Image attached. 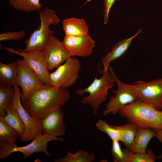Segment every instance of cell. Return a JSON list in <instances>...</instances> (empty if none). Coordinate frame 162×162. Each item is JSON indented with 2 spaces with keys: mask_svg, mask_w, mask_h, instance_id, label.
I'll return each mask as SVG.
<instances>
[{
  "mask_svg": "<svg viewBox=\"0 0 162 162\" xmlns=\"http://www.w3.org/2000/svg\"><path fill=\"white\" fill-rule=\"evenodd\" d=\"M38 14L40 26L25 42L26 47L23 49L25 51H43L49 37L54 33V31L50 29V26L57 25L60 21L55 12L48 8L39 11Z\"/></svg>",
  "mask_w": 162,
  "mask_h": 162,
  "instance_id": "4",
  "label": "cell"
},
{
  "mask_svg": "<svg viewBox=\"0 0 162 162\" xmlns=\"http://www.w3.org/2000/svg\"><path fill=\"white\" fill-rule=\"evenodd\" d=\"M139 30L136 33L130 38L120 40L113 46L111 51L101 58L103 66V71L108 70L110 63L124 54L130 45L132 40L141 32Z\"/></svg>",
  "mask_w": 162,
  "mask_h": 162,
  "instance_id": "15",
  "label": "cell"
},
{
  "mask_svg": "<svg viewBox=\"0 0 162 162\" xmlns=\"http://www.w3.org/2000/svg\"><path fill=\"white\" fill-rule=\"evenodd\" d=\"M63 29L65 35L81 36L88 34V28L85 20L74 17L62 21Z\"/></svg>",
  "mask_w": 162,
  "mask_h": 162,
  "instance_id": "17",
  "label": "cell"
},
{
  "mask_svg": "<svg viewBox=\"0 0 162 162\" xmlns=\"http://www.w3.org/2000/svg\"><path fill=\"white\" fill-rule=\"evenodd\" d=\"M95 125L99 130L107 134L112 140H116L121 141L119 132L114 125H110L106 121L101 119L98 121Z\"/></svg>",
  "mask_w": 162,
  "mask_h": 162,
  "instance_id": "26",
  "label": "cell"
},
{
  "mask_svg": "<svg viewBox=\"0 0 162 162\" xmlns=\"http://www.w3.org/2000/svg\"><path fill=\"white\" fill-rule=\"evenodd\" d=\"M64 114L61 108L48 112L41 118L43 134L58 137L64 134L65 127Z\"/></svg>",
  "mask_w": 162,
  "mask_h": 162,
  "instance_id": "14",
  "label": "cell"
},
{
  "mask_svg": "<svg viewBox=\"0 0 162 162\" xmlns=\"http://www.w3.org/2000/svg\"><path fill=\"white\" fill-rule=\"evenodd\" d=\"M155 136L154 130L139 128L132 143L128 149L133 153H146L148 144L151 140Z\"/></svg>",
  "mask_w": 162,
  "mask_h": 162,
  "instance_id": "16",
  "label": "cell"
},
{
  "mask_svg": "<svg viewBox=\"0 0 162 162\" xmlns=\"http://www.w3.org/2000/svg\"><path fill=\"white\" fill-rule=\"evenodd\" d=\"M63 43L70 57H85L90 55L94 46V41L88 35L64 37Z\"/></svg>",
  "mask_w": 162,
  "mask_h": 162,
  "instance_id": "13",
  "label": "cell"
},
{
  "mask_svg": "<svg viewBox=\"0 0 162 162\" xmlns=\"http://www.w3.org/2000/svg\"><path fill=\"white\" fill-rule=\"evenodd\" d=\"M44 51L50 70L57 68L70 57L62 42L53 34L49 37Z\"/></svg>",
  "mask_w": 162,
  "mask_h": 162,
  "instance_id": "12",
  "label": "cell"
},
{
  "mask_svg": "<svg viewBox=\"0 0 162 162\" xmlns=\"http://www.w3.org/2000/svg\"><path fill=\"white\" fill-rule=\"evenodd\" d=\"M13 87L15 93L11 104L18 111L25 127V134L20 140L22 142L33 140L43 134L41 120H34L29 116L21 103V93L19 86L15 84Z\"/></svg>",
  "mask_w": 162,
  "mask_h": 162,
  "instance_id": "11",
  "label": "cell"
},
{
  "mask_svg": "<svg viewBox=\"0 0 162 162\" xmlns=\"http://www.w3.org/2000/svg\"><path fill=\"white\" fill-rule=\"evenodd\" d=\"M67 88L46 86L37 91L22 102L23 107L34 120H40L49 112L61 108L69 100Z\"/></svg>",
  "mask_w": 162,
  "mask_h": 162,
  "instance_id": "1",
  "label": "cell"
},
{
  "mask_svg": "<svg viewBox=\"0 0 162 162\" xmlns=\"http://www.w3.org/2000/svg\"><path fill=\"white\" fill-rule=\"evenodd\" d=\"M114 126L119 132L121 141L123 143L126 148L128 149L139 128L136 125L128 122L122 126Z\"/></svg>",
  "mask_w": 162,
  "mask_h": 162,
  "instance_id": "22",
  "label": "cell"
},
{
  "mask_svg": "<svg viewBox=\"0 0 162 162\" xmlns=\"http://www.w3.org/2000/svg\"><path fill=\"white\" fill-rule=\"evenodd\" d=\"M10 4L17 10L26 12L39 11L42 4L40 0H8Z\"/></svg>",
  "mask_w": 162,
  "mask_h": 162,
  "instance_id": "24",
  "label": "cell"
},
{
  "mask_svg": "<svg viewBox=\"0 0 162 162\" xmlns=\"http://www.w3.org/2000/svg\"><path fill=\"white\" fill-rule=\"evenodd\" d=\"M52 140L64 142L65 139L60 137H56L47 135L42 134L33 140L29 144L22 147L18 146L16 144L1 147L0 158L4 159L8 157L11 154L20 152L23 154L24 158L26 159L31 154L37 152L44 153L47 156L52 157L47 150V145L49 142Z\"/></svg>",
  "mask_w": 162,
  "mask_h": 162,
  "instance_id": "8",
  "label": "cell"
},
{
  "mask_svg": "<svg viewBox=\"0 0 162 162\" xmlns=\"http://www.w3.org/2000/svg\"><path fill=\"white\" fill-rule=\"evenodd\" d=\"M118 113L122 118L139 128L162 129V111L140 101L123 106Z\"/></svg>",
  "mask_w": 162,
  "mask_h": 162,
  "instance_id": "2",
  "label": "cell"
},
{
  "mask_svg": "<svg viewBox=\"0 0 162 162\" xmlns=\"http://www.w3.org/2000/svg\"><path fill=\"white\" fill-rule=\"evenodd\" d=\"M18 136L19 135L16 131L0 118V147L15 144Z\"/></svg>",
  "mask_w": 162,
  "mask_h": 162,
  "instance_id": "21",
  "label": "cell"
},
{
  "mask_svg": "<svg viewBox=\"0 0 162 162\" xmlns=\"http://www.w3.org/2000/svg\"><path fill=\"white\" fill-rule=\"evenodd\" d=\"M115 82L118 89L115 91V96H111L108 102L105 104L104 116L116 114L121 107L138 100L136 88L134 84H128L122 82L114 73Z\"/></svg>",
  "mask_w": 162,
  "mask_h": 162,
  "instance_id": "7",
  "label": "cell"
},
{
  "mask_svg": "<svg viewBox=\"0 0 162 162\" xmlns=\"http://www.w3.org/2000/svg\"><path fill=\"white\" fill-rule=\"evenodd\" d=\"M155 133V136L158 140L162 143V129H154Z\"/></svg>",
  "mask_w": 162,
  "mask_h": 162,
  "instance_id": "30",
  "label": "cell"
},
{
  "mask_svg": "<svg viewBox=\"0 0 162 162\" xmlns=\"http://www.w3.org/2000/svg\"><path fill=\"white\" fill-rule=\"evenodd\" d=\"M140 101L160 110L162 109V78L148 82L138 81L134 84Z\"/></svg>",
  "mask_w": 162,
  "mask_h": 162,
  "instance_id": "10",
  "label": "cell"
},
{
  "mask_svg": "<svg viewBox=\"0 0 162 162\" xmlns=\"http://www.w3.org/2000/svg\"><path fill=\"white\" fill-rule=\"evenodd\" d=\"M6 112L3 117L0 118L16 131L20 138L23 137L25 127L16 109L11 104L6 107Z\"/></svg>",
  "mask_w": 162,
  "mask_h": 162,
  "instance_id": "18",
  "label": "cell"
},
{
  "mask_svg": "<svg viewBox=\"0 0 162 162\" xmlns=\"http://www.w3.org/2000/svg\"><path fill=\"white\" fill-rule=\"evenodd\" d=\"M95 159L94 154L80 150L75 154L68 151L64 157L59 159H54V161L55 162H93Z\"/></svg>",
  "mask_w": 162,
  "mask_h": 162,
  "instance_id": "23",
  "label": "cell"
},
{
  "mask_svg": "<svg viewBox=\"0 0 162 162\" xmlns=\"http://www.w3.org/2000/svg\"><path fill=\"white\" fill-rule=\"evenodd\" d=\"M8 52L22 56L29 66L46 86H51L49 70L44 51H25L23 49L16 50L11 48L2 46Z\"/></svg>",
  "mask_w": 162,
  "mask_h": 162,
  "instance_id": "5",
  "label": "cell"
},
{
  "mask_svg": "<svg viewBox=\"0 0 162 162\" xmlns=\"http://www.w3.org/2000/svg\"><path fill=\"white\" fill-rule=\"evenodd\" d=\"M123 151L124 162H154L162 158V155L156 156L151 149H148L146 153H133L126 148Z\"/></svg>",
  "mask_w": 162,
  "mask_h": 162,
  "instance_id": "20",
  "label": "cell"
},
{
  "mask_svg": "<svg viewBox=\"0 0 162 162\" xmlns=\"http://www.w3.org/2000/svg\"><path fill=\"white\" fill-rule=\"evenodd\" d=\"M18 70L17 61L9 64L0 62V84L6 86L15 84Z\"/></svg>",
  "mask_w": 162,
  "mask_h": 162,
  "instance_id": "19",
  "label": "cell"
},
{
  "mask_svg": "<svg viewBox=\"0 0 162 162\" xmlns=\"http://www.w3.org/2000/svg\"><path fill=\"white\" fill-rule=\"evenodd\" d=\"M25 35L24 31L4 32L0 34V41L18 40L24 38Z\"/></svg>",
  "mask_w": 162,
  "mask_h": 162,
  "instance_id": "28",
  "label": "cell"
},
{
  "mask_svg": "<svg viewBox=\"0 0 162 162\" xmlns=\"http://www.w3.org/2000/svg\"><path fill=\"white\" fill-rule=\"evenodd\" d=\"M81 67L79 61L70 57L54 72L50 73L51 86L62 88L72 86L79 78Z\"/></svg>",
  "mask_w": 162,
  "mask_h": 162,
  "instance_id": "6",
  "label": "cell"
},
{
  "mask_svg": "<svg viewBox=\"0 0 162 162\" xmlns=\"http://www.w3.org/2000/svg\"><path fill=\"white\" fill-rule=\"evenodd\" d=\"M116 0H104V2L103 17L104 24L108 20L109 15L111 8Z\"/></svg>",
  "mask_w": 162,
  "mask_h": 162,
  "instance_id": "29",
  "label": "cell"
},
{
  "mask_svg": "<svg viewBox=\"0 0 162 162\" xmlns=\"http://www.w3.org/2000/svg\"><path fill=\"white\" fill-rule=\"evenodd\" d=\"M18 65L15 84L22 90V102L28 97L46 86L23 59L17 60Z\"/></svg>",
  "mask_w": 162,
  "mask_h": 162,
  "instance_id": "9",
  "label": "cell"
},
{
  "mask_svg": "<svg viewBox=\"0 0 162 162\" xmlns=\"http://www.w3.org/2000/svg\"><path fill=\"white\" fill-rule=\"evenodd\" d=\"M99 78H95L92 82L84 89H78L76 93L82 95L88 92L89 95L83 97L81 102L83 104H88L94 114H97L101 104L105 101L108 96V91L114 86L115 78L112 69L110 67L108 70L103 71Z\"/></svg>",
  "mask_w": 162,
  "mask_h": 162,
  "instance_id": "3",
  "label": "cell"
},
{
  "mask_svg": "<svg viewBox=\"0 0 162 162\" xmlns=\"http://www.w3.org/2000/svg\"></svg>",
  "mask_w": 162,
  "mask_h": 162,
  "instance_id": "31",
  "label": "cell"
},
{
  "mask_svg": "<svg viewBox=\"0 0 162 162\" xmlns=\"http://www.w3.org/2000/svg\"><path fill=\"white\" fill-rule=\"evenodd\" d=\"M15 91L11 86L0 84V117L6 113V107L11 104Z\"/></svg>",
  "mask_w": 162,
  "mask_h": 162,
  "instance_id": "25",
  "label": "cell"
},
{
  "mask_svg": "<svg viewBox=\"0 0 162 162\" xmlns=\"http://www.w3.org/2000/svg\"><path fill=\"white\" fill-rule=\"evenodd\" d=\"M111 148V154L115 162H124L123 149L121 148L119 141L113 140Z\"/></svg>",
  "mask_w": 162,
  "mask_h": 162,
  "instance_id": "27",
  "label": "cell"
}]
</instances>
